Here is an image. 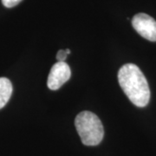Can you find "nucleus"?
<instances>
[{
  "instance_id": "obj_1",
  "label": "nucleus",
  "mask_w": 156,
  "mask_h": 156,
  "mask_svg": "<svg viewBox=\"0 0 156 156\" xmlns=\"http://www.w3.org/2000/svg\"><path fill=\"white\" fill-rule=\"evenodd\" d=\"M118 81L123 92L135 106L143 108L150 100V89L143 73L133 63H127L120 69Z\"/></svg>"
},
{
  "instance_id": "obj_2",
  "label": "nucleus",
  "mask_w": 156,
  "mask_h": 156,
  "mask_svg": "<svg viewBox=\"0 0 156 156\" xmlns=\"http://www.w3.org/2000/svg\"><path fill=\"white\" fill-rule=\"evenodd\" d=\"M75 126L82 142L85 146H97L104 136L102 123L95 114L83 111L75 120Z\"/></svg>"
},
{
  "instance_id": "obj_3",
  "label": "nucleus",
  "mask_w": 156,
  "mask_h": 156,
  "mask_svg": "<svg viewBox=\"0 0 156 156\" xmlns=\"http://www.w3.org/2000/svg\"><path fill=\"white\" fill-rule=\"evenodd\" d=\"M134 29L144 37L151 42H156V21L145 13H139L132 19Z\"/></svg>"
},
{
  "instance_id": "obj_4",
  "label": "nucleus",
  "mask_w": 156,
  "mask_h": 156,
  "mask_svg": "<svg viewBox=\"0 0 156 156\" xmlns=\"http://www.w3.org/2000/svg\"><path fill=\"white\" fill-rule=\"evenodd\" d=\"M71 76L70 68L65 62H57L50 69L48 76L47 85L51 90H56L61 88Z\"/></svg>"
},
{
  "instance_id": "obj_5",
  "label": "nucleus",
  "mask_w": 156,
  "mask_h": 156,
  "mask_svg": "<svg viewBox=\"0 0 156 156\" xmlns=\"http://www.w3.org/2000/svg\"><path fill=\"white\" fill-rule=\"evenodd\" d=\"M12 94V84L5 77H0V109L5 106Z\"/></svg>"
},
{
  "instance_id": "obj_6",
  "label": "nucleus",
  "mask_w": 156,
  "mask_h": 156,
  "mask_svg": "<svg viewBox=\"0 0 156 156\" xmlns=\"http://www.w3.org/2000/svg\"><path fill=\"white\" fill-rule=\"evenodd\" d=\"M22 0H2V4L6 8H12L14 6L17 5Z\"/></svg>"
},
{
  "instance_id": "obj_7",
  "label": "nucleus",
  "mask_w": 156,
  "mask_h": 156,
  "mask_svg": "<svg viewBox=\"0 0 156 156\" xmlns=\"http://www.w3.org/2000/svg\"><path fill=\"white\" fill-rule=\"evenodd\" d=\"M67 53H66V50H60L57 54H56V59L58 62H64L65 59L67 58Z\"/></svg>"
},
{
  "instance_id": "obj_8",
  "label": "nucleus",
  "mask_w": 156,
  "mask_h": 156,
  "mask_svg": "<svg viewBox=\"0 0 156 156\" xmlns=\"http://www.w3.org/2000/svg\"><path fill=\"white\" fill-rule=\"evenodd\" d=\"M66 53H67L68 55H69V54L70 53V50H69V49H67V50H66Z\"/></svg>"
}]
</instances>
